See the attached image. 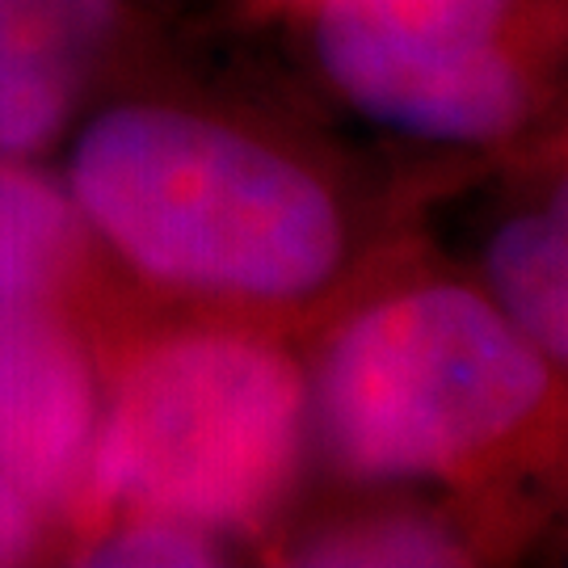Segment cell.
Here are the masks:
<instances>
[{
  "label": "cell",
  "mask_w": 568,
  "mask_h": 568,
  "mask_svg": "<svg viewBox=\"0 0 568 568\" xmlns=\"http://www.w3.org/2000/svg\"><path fill=\"white\" fill-rule=\"evenodd\" d=\"M63 185L152 307L300 337L413 244L312 148L182 98L105 105L77 135Z\"/></svg>",
  "instance_id": "obj_1"
},
{
  "label": "cell",
  "mask_w": 568,
  "mask_h": 568,
  "mask_svg": "<svg viewBox=\"0 0 568 568\" xmlns=\"http://www.w3.org/2000/svg\"><path fill=\"white\" fill-rule=\"evenodd\" d=\"M304 354L312 455L345 485L459 497L527 544L568 514V363L476 274L408 244Z\"/></svg>",
  "instance_id": "obj_2"
},
{
  "label": "cell",
  "mask_w": 568,
  "mask_h": 568,
  "mask_svg": "<svg viewBox=\"0 0 568 568\" xmlns=\"http://www.w3.org/2000/svg\"><path fill=\"white\" fill-rule=\"evenodd\" d=\"M312 459L300 333L227 316L122 312L84 480L55 530L68 548L114 518H169L270 544Z\"/></svg>",
  "instance_id": "obj_3"
},
{
  "label": "cell",
  "mask_w": 568,
  "mask_h": 568,
  "mask_svg": "<svg viewBox=\"0 0 568 568\" xmlns=\"http://www.w3.org/2000/svg\"><path fill=\"white\" fill-rule=\"evenodd\" d=\"M328 89L375 126L501 156L568 105V0H316Z\"/></svg>",
  "instance_id": "obj_4"
},
{
  "label": "cell",
  "mask_w": 568,
  "mask_h": 568,
  "mask_svg": "<svg viewBox=\"0 0 568 568\" xmlns=\"http://www.w3.org/2000/svg\"><path fill=\"white\" fill-rule=\"evenodd\" d=\"M122 316V312H119ZM119 316L0 304V476L60 530L84 480Z\"/></svg>",
  "instance_id": "obj_5"
},
{
  "label": "cell",
  "mask_w": 568,
  "mask_h": 568,
  "mask_svg": "<svg viewBox=\"0 0 568 568\" xmlns=\"http://www.w3.org/2000/svg\"><path fill=\"white\" fill-rule=\"evenodd\" d=\"M471 274L535 342L568 363V105L501 152V185Z\"/></svg>",
  "instance_id": "obj_6"
},
{
  "label": "cell",
  "mask_w": 568,
  "mask_h": 568,
  "mask_svg": "<svg viewBox=\"0 0 568 568\" xmlns=\"http://www.w3.org/2000/svg\"><path fill=\"white\" fill-rule=\"evenodd\" d=\"M131 0H0V161H34L77 122Z\"/></svg>",
  "instance_id": "obj_7"
},
{
  "label": "cell",
  "mask_w": 568,
  "mask_h": 568,
  "mask_svg": "<svg viewBox=\"0 0 568 568\" xmlns=\"http://www.w3.org/2000/svg\"><path fill=\"white\" fill-rule=\"evenodd\" d=\"M358 506H342L283 530L270 560L337 568H471L506 565L530 548L514 527L480 506L438 493L366 488Z\"/></svg>",
  "instance_id": "obj_8"
},
{
  "label": "cell",
  "mask_w": 568,
  "mask_h": 568,
  "mask_svg": "<svg viewBox=\"0 0 568 568\" xmlns=\"http://www.w3.org/2000/svg\"><path fill=\"white\" fill-rule=\"evenodd\" d=\"M122 286L68 185L34 161H0V304L119 316Z\"/></svg>",
  "instance_id": "obj_9"
},
{
  "label": "cell",
  "mask_w": 568,
  "mask_h": 568,
  "mask_svg": "<svg viewBox=\"0 0 568 568\" xmlns=\"http://www.w3.org/2000/svg\"><path fill=\"white\" fill-rule=\"evenodd\" d=\"M63 551L81 565H126V568H199L227 565L232 544L211 530L169 523V518H114L84 530Z\"/></svg>",
  "instance_id": "obj_10"
},
{
  "label": "cell",
  "mask_w": 568,
  "mask_h": 568,
  "mask_svg": "<svg viewBox=\"0 0 568 568\" xmlns=\"http://www.w3.org/2000/svg\"><path fill=\"white\" fill-rule=\"evenodd\" d=\"M51 548H55L51 523L0 476V568L30 565Z\"/></svg>",
  "instance_id": "obj_11"
},
{
  "label": "cell",
  "mask_w": 568,
  "mask_h": 568,
  "mask_svg": "<svg viewBox=\"0 0 568 568\" xmlns=\"http://www.w3.org/2000/svg\"><path fill=\"white\" fill-rule=\"evenodd\" d=\"M257 9H265V13H286V18H304L307 9L316 4V0H253Z\"/></svg>",
  "instance_id": "obj_12"
},
{
  "label": "cell",
  "mask_w": 568,
  "mask_h": 568,
  "mask_svg": "<svg viewBox=\"0 0 568 568\" xmlns=\"http://www.w3.org/2000/svg\"><path fill=\"white\" fill-rule=\"evenodd\" d=\"M565 518H568V514H565Z\"/></svg>",
  "instance_id": "obj_13"
}]
</instances>
